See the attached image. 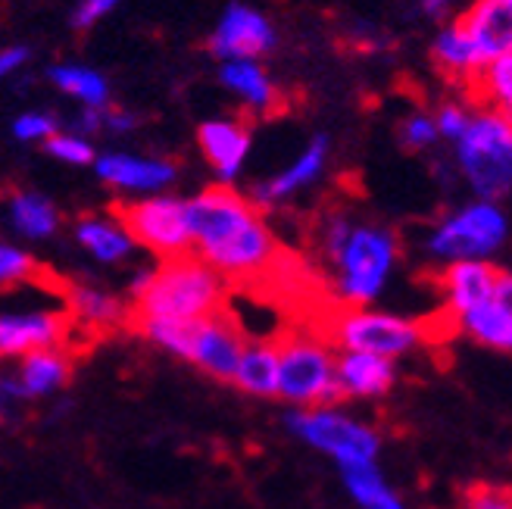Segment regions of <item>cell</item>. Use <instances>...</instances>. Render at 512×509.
Masks as SVG:
<instances>
[{"mask_svg":"<svg viewBox=\"0 0 512 509\" xmlns=\"http://www.w3.org/2000/svg\"><path fill=\"white\" fill-rule=\"evenodd\" d=\"M250 129L241 119H207L197 125V147L222 185H232L250 157Z\"/></svg>","mask_w":512,"mask_h":509,"instance_id":"9a60e30c","label":"cell"},{"mask_svg":"<svg viewBox=\"0 0 512 509\" xmlns=\"http://www.w3.org/2000/svg\"><path fill=\"white\" fill-rule=\"evenodd\" d=\"M219 82L225 91L241 97V104L253 113H269L278 104L272 75L260 60H225L219 63Z\"/></svg>","mask_w":512,"mask_h":509,"instance_id":"603a6c76","label":"cell"},{"mask_svg":"<svg viewBox=\"0 0 512 509\" xmlns=\"http://www.w3.org/2000/svg\"><path fill=\"white\" fill-rule=\"evenodd\" d=\"M75 241H79L97 263L116 266L122 260L132 257L135 238L132 232L122 225L119 216H85L75 222Z\"/></svg>","mask_w":512,"mask_h":509,"instance_id":"7402d4cb","label":"cell"},{"mask_svg":"<svg viewBox=\"0 0 512 509\" xmlns=\"http://www.w3.org/2000/svg\"><path fill=\"white\" fill-rule=\"evenodd\" d=\"M244 347L247 344L238 332V325L222 310V313H216L210 319H200L194 325L188 363H194L203 375H210L216 381H232L235 385Z\"/></svg>","mask_w":512,"mask_h":509,"instance_id":"7c38bea8","label":"cell"},{"mask_svg":"<svg viewBox=\"0 0 512 509\" xmlns=\"http://www.w3.org/2000/svg\"><path fill=\"white\" fill-rule=\"evenodd\" d=\"M66 297H69L72 319H79L82 325H91V328L119 325L128 313L119 297H113L110 291L91 288V285H72Z\"/></svg>","mask_w":512,"mask_h":509,"instance_id":"4316f807","label":"cell"},{"mask_svg":"<svg viewBox=\"0 0 512 509\" xmlns=\"http://www.w3.org/2000/svg\"><path fill=\"white\" fill-rule=\"evenodd\" d=\"M344 488L350 494L353 503H360L363 509H406L403 500L394 494V488H388V481L378 472L375 463L366 466H347L341 469Z\"/></svg>","mask_w":512,"mask_h":509,"instance_id":"f1b7e54d","label":"cell"},{"mask_svg":"<svg viewBox=\"0 0 512 509\" xmlns=\"http://www.w3.org/2000/svg\"><path fill=\"white\" fill-rule=\"evenodd\" d=\"M138 125V119L128 113V110H116V107H107V125L104 129L107 132H116V135H125V132H132Z\"/></svg>","mask_w":512,"mask_h":509,"instance_id":"f35d334b","label":"cell"},{"mask_svg":"<svg viewBox=\"0 0 512 509\" xmlns=\"http://www.w3.org/2000/svg\"><path fill=\"white\" fill-rule=\"evenodd\" d=\"M416 10L425 19H444L450 10V0H416Z\"/></svg>","mask_w":512,"mask_h":509,"instance_id":"60d3db41","label":"cell"},{"mask_svg":"<svg viewBox=\"0 0 512 509\" xmlns=\"http://www.w3.org/2000/svg\"><path fill=\"white\" fill-rule=\"evenodd\" d=\"M122 4V0H79L72 10V29L75 32H85L91 29V25H97L100 19H107L116 7Z\"/></svg>","mask_w":512,"mask_h":509,"instance_id":"d590c367","label":"cell"},{"mask_svg":"<svg viewBox=\"0 0 512 509\" xmlns=\"http://www.w3.org/2000/svg\"><path fill=\"white\" fill-rule=\"evenodd\" d=\"M94 175L104 185L122 191V194H163L175 182V163L163 157H135V154H122V150H110V154H100L94 163Z\"/></svg>","mask_w":512,"mask_h":509,"instance_id":"4fadbf2b","label":"cell"},{"mask_svg":"<svg viewBox=\"0 0 512 509\" xmlns=\"http://www.w3.org/2000/svg\"><path fill=\"white\" fill-rule=\"evenodd\" d=\"M397 238L391 228L375 222H356L350 238L331 260L335 266V294L347 307H366L372 303L397 266Z\"/></svg>","mask_w":512,"mask_h":509,"instance_id":"3957f363","label":"cell"},{"mask_svg":"<svg viewBox=\"0 0 512 509\" xmlns=\"http://www.w3.org/2000/svg\"><path fill=\"white\" fill-rule=\"evenodd\" d=\"M509 238V219L494 200H472L441 219L428 235V253L434 260H491Z\"/></svg>","mask_w":512,"mask_h":509,"instance_id":"5b68a950","label":"cell"},{"mask_svg":"<svg viewBox=\"0 0 512 509\" xmlns=\"http://www.w3.org/2000/svg\"><path fill=\"white\" fill-rule=\"evenodd\" d=\"M256 219H263L260 207L228 185H213L188 197V222L197 257H207V253L232 244Z\"/></svg>","mask_w":512,"mask_h":509,"instance_id":"9c48e42d","label":"cell"},{"mask_svg":"<svg viewBox=\"0 0 512 509\" xmlns=\"http://www.w3.org/2000/svg\"><path fill=\"white\" fill-rule=\"evenodd\" d=\"M472 110L466 104H459V100H450V104H441L438 110H434V122H438V132L444 141H459L466 135V129L472 125Z\"/></svg>","mask_w":512,"mask_h":509,"instance_id":"e575fe53","label":"cell"},{"mask_svg":"<svg viewBox=\"0 0 512 509\" xmlns=\"http://www.w3.org/2000/svg\"><path fill=\"white\" fill-rule=\"evenodd\" d=\"M397 135H400V144L406 150H425V147H431L434 141L441 138L438 122H434V116H428V113H409L400 122Z\"/></svg>","mask_w":512,"mask_h":509,"instance_id":"836d02e7","label":"cell"},{"mask_svg":"<svg viewBox=\"0 0 512 509\" xmlns=\"http://www.w3.org/2000/svg\"><path fill=\"white\" fill-rule=\"evenodd\" d=\"M35 275H38V263L32 253H25L16 244H0V285L16 288L32 282Z\"/></svg>","mask_w":512,"mask_h":509,"instance_id":"1f68e13d","label":"cell"},{"mask_svg":"<svg viewBox=\"0 0 512 509\" xmlns=\"http://www.w3.org/2000/svg\"><path fill=\"white\" fill-rule=\"evenodd\" d=\"M47 79L54 88L79 100L82 107H110V82L94 66L85 63H57L47 69Z\"/></svg>","mask_w":512,"mask_h":509,"instance_id":"484cf974","label":"cell"},{"mask_svg":"<svg viewBox=\"0 0 512 509\" xmlns=\"http://www.w3.org/2000/svg\"><path fill=\"white\" fill-rule=\"evenodd\" d=\"M225 307V275H219L197 253L163 260L153 269V282L141 300H135L132 319L150 322H200L222 313Z\"/></svg>","mask_w":512,"mask_h":509,"instance_id":"6da1fadb","label":"cell"},{"mask_svg":"<svg viewBox=\"0 0 512 509\" xmlns=\"http://www.w3.org/2000/svg\"><path fill=\"white\" fill-rule=\"evenodd\" d=\"M7 216L13 232L29 241H47L60 228V210L44 194L35 191H13L7 203Z\"/></svg>","mask_w":512,"mask_h":509,"instance_id":"d4e9b609","label":"cell"},{"mask_svg":"<svg viewBox=\"0 0 512 509\" xmlns=\"http://www.w3.org/2000/svg\"><path fill=\"white\" fill-rule=\"evenodd\" d=\"M328 154H331V141L328 135H313L310 141H306V147L300 150V154L291 160V166H285L281 172H275L272 178H266V182L253 185L250 191V200L256 203V207H275V203L288 200L294 194H300L303 188H310L319 182V175L325 172L328 166Z\"/></svg>","mask_w":512,"mask_h":509,"instance_id":"5bb4252c","label":"cell"},{"mask_svg":"<svg viewBox=\"0 0 512 509\" xmlns=\"http://www.w3.org/2000/svg\"><path fill=\"white\" fill-rule=\"evenodd\" d=\"M66 310H22L0 316V356L4 360H25L41 350H57L69 338Z\"/></svg>","mask_w":512,"mask_h":509,"instance_id":"8fae6325","label":"cell"},{"mask_svg":"<svg viewBox=\"0 0 512 509\" xmlns=\"http://www.w3.org/2000/svg\"><path fill=\"white\" fill-rule=\"evenodd\" d=\"M469 91L475 100H481L484 110H494L512 122V54H503L484 66Z\"/></svg>","mask_w":512,"mask_h":509,"instance_id":"f546056e","label":"cell"},{"mask_svg":"<svg viewBox=\"0 0 512 509\" xmlns=\"http://www.w3.org/2000/svg\"><path fill=\"white\" fill-rule=\"evenodd\" d=\"M44 150L54 160L66 163V166H94L97 163V154H94V144L79 135V132H57L44 144Z\"/></svg>","mask_w":512,"mask_h":509,"instance_id":"4dcf8cb0","label":"cell"},{"mask_svg":"<svg viewBox=\"0 0 512 509\" xmlns=\"http://www.w3.org/2000/svg\"><path fill=\"white\" fill-rule=\"evenodd\" d=\"M466 509H512V488L475 485L466 491Z\"/></svg>","mask_w":512,"mask_h":509,"instance_id":"8d00e7d4","label":"cell"},{"mask_svg":"<svg viewBox=\"0 0 512 509\" xmlns=\"http://www.w3.org/2000/svg\"><path fill=\"white\" fill-rule=\"evenodd\" d=\"M500 282V269L488 260H459L447 263L441 272V294L447 303V313L453 319L466 316L481 303L494 300Z\"/></svg>","mask_w":512,"mask_h":509,"instance_id":"e0dca14e","label":"cell"},{"mask_svg":"<svg viewBox=\"0 0 512 509\" xmlns=\"http://www.w3.org/2000/svg\"><path fill=\"white\" fill-rule=\"evenodd\" d=\"M394 360L375 353H356V350H338V385L344 388L347 400H366L381 397L394 388Z\"/></svg>","mask_w":512,"mask_h":509,"instance_id":"d6986e66","label":"cell"},{"mask_svg":"<svg viewBox=\"0 0 512 509\" xmlns=\"http://www.w3.org/2000/svg\"><path fill=\"white\" fill-rule=\"evenodd\" d=\"M72 375V360L63 347L57 350H41L25 356L19 363L16 375L4 378V394L10 400H38L60 391Z\"/></svg>","mask_w":512,"mask_h":509,"instance_id":"ac0fdd59","label":"cell"},{"mask_svg":"<svg viewBox=\"0 0 512 509\" xmlns=\"http://www.w3.org/2000/svg\"><path fill=\"white\" fill-rule=\"evenodd\" d=\"M288 431L303 444L316 447L331 456L341 469L366 466L378 460L381 438L378 431L344 416L338 406H310V410H294L285 419Z\"/></svg>","mask_w":512,"mask_h":509,"instance_id":"8992f818","label":"cell"},{"mask_svg":"<svg viewBox=\"0 0 512 509\" xmlns=\"http://www.w3.org/2000/svg\"><path fill=\"white\" fill-rule=\"evenodd\" d=\"M275 257H278V244L272 228L266 225V219H256L232 244H225L200 260H207L225 278H253L266 272L275 263Z\"/></svg>","mask_w":512,"mask_h":509,"instance_id":"2e32d148","label":"cell"},{"mask_svg":"<svg viewBox=\"0 0 512 509\" xmlns=\"http://www.w3.org/2000/svg\"><path fill=\"white\" fill-rule=\"evenodd\" d=\"M459 22L488 63L512 54V0H475Z\"/></svg>","mask_w":512,"mask_h":509,"instance_id":"ffe728a7","label":"cell"},{"mask_svg":"<svg viewBox=\"0 0 512 509\" xmlns=\"http://www.w3.org/2000/svg\"><path fill=\"white\" fill-rule=\"evenodd\" d=\"M281 347V381L278 397L294 403L297 410L310 406H338L347 400L338 385V356L313 335H288Z\"/></svg>","mask_w":512,"mask_h":509,"instance_id":"277c9868","label":"cell"},{"mask_svg":"<svg viewBox=\"0 0 512 509\" xmlns=\"http://www.w3.org/2000/svg\"><path fill=\"white\" fill-rule=\"evenodd\" d=\"M456 322L472 341H478L484 347H494V350H512V316L500 307L497 300L481 303V307L469 310Z\"/></svg>","mask_w":512,"mask_h":509,"instance_id":"83f0119b","label":"cell"},{"mask_svg":"<svg viewBox=\"0 0 512 509\" xmlns=\"http://www.w3.org/2000/svg\"><path fill=\"white\" fill-rule=\"evenodd\" d=\"M425 338L419 322H409L394 313H378L366 307H347L341 316L331 322V344L338 350H356V353H375V356H406L416 350Z\"/></svg>","mask_w":512,"mask_h":509,"instance_id":"ba28073f","label":"cell"},{"mask_svg":"<svg viewBox=\"0 0 512 509\" xmlns=\"http://www.w3.org/2000/svg\"><path fill=\"white\" fill-rule=\"evenodd\" d=\"M431 57L450 75V79H459L466 88L475 82V75L488 66V60L481 57V50L472 41V35L463 29V22H450L438 35H434Z\"/></svg>","mask_w":512,"mask_h":509,"instance_id":"44dd1931","label":"cell"},{"mask_svg":"<svg viewBox=\"0 0 512 509\" xmlns=\"http://www.w3.org/2000/svg\"><path fill=\"white\" fill-rule=\"evenodd\" d=\"M278 44L275 25L263 10H253L241 0H232L210 35V54L225 60H260Z\"/></svg>","mask_w":512,"mask_h":509,"instance_id":"30bf717a","label":"cell"},{"mask_svg":"<svg viewBox=\"0 0 512 509\" xmlns=\"http://www.w3.org/2000/svg\"><path fill=\"white\" fill-rule=\"evenodd\" d=\"M456 166L475 200L497 203L512 194V122L494 110H478L456 141Z\"/></svg>","mask_w":512,"mask_h":509,"instance_id":"7a4b0ae2","label":"cell"},{"mask_svg":"<svg viewBox=\"0 0 512 509\" xmlns=\"http://www.w3.org/2000/svg\"><path fill=\"white\" fill-rule=\"evenodd\" d=\"M281 381V347L272 341H250L244 347L235 388L250 397H278Z\"/></svg>","mask_w":512,"mask_h":509,"instance_id":"cb8c5ba5","label":"cell"},{"mask_svg":"<svg viewBox=\"0 0 512 509\" xmlns=\"http://www.w3.org/2000/svg\"><path fill=\"white\" fill-rule=\"evenodd\" d=\"M10 132L19 144H47L60 132L57 119L44 113V110H29V113H19L10 125Z\"/></svg>","mask_w":512,"mask_h":509,"instance_id":"d6a6232c","label":"cell"},{"mask_svg":"<svg viewBox=\"0 0 512 509\" xmlns=\"http://www.w3.org/2000/svg\"><path fill=\"white\" fill-rule=\"evenodd\" d=\"M29 60H32V50L25 47V44H10V47H4L0 50V75H16L19 69H25L29 66Z\"/></svg>","mask_w":512,"mask_h":509,"instance_id":"74e56055","label":"cell"},{"mask_svg":"<svg viewBox=\"0 0 512 509\" xmlns=\"http://www.w3.org/2000/svg\"><path fill=\"white\" fill-rule=\"evenodd\" d=\"M494 300H497L500 307L512 316V272H500V282H497Z\"/></svg>","mask_w":512,"mask_h":509,"instance_id":"ab89813d","label":"cell"},{"mask_svg":"<svg viewBox=\"0 0 512 509\" xmlns=\"http://www.w3.org/2000/svg\"><path fill=\"white\" fill-rule=\"evenodd\" d=\"M116 216L132 232V238L147 247L153 257L175 260L194 253L191 222H188V200L172 194H150L132 203H119Z\"/></svg>","mask_w":512,"mask_h":509,"instance_id":"52a82bcc","label":"cell"}]
</instances>
